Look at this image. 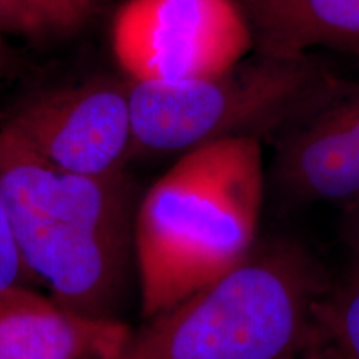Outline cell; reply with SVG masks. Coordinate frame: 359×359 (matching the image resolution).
<instances>
[{
	"label": "cell",
	"instance_id": "obj_1",
	"mask_svg": "<svg viewBox=\"0 0 359 359\" xmlns=\"http://www.w3.org/2000/svg\"><path fill=\"white\" fill-rule=\"evenodd\" d=\"M264 195L262 140L226 138L187 151L143 195L135 264L145 320L177 306L253 251Z\"/></svg>",
	"mask_w": 359,
	"mask_h": 359
},
{
	"label": "cell",
	"instance_id": "obj_2",
	"mask_svg": "<svg viewBox=\"0 0 359 359\" xmlns=\"http://www.w3.org/2000/svg\"><path fill=\"white\" fill-rule=\"evenodd\" d=\"M0 195L22 259L62 306L116 320L135 258L127 175L87 177L40 158L0 127Z\"/></svg>",
	"mask_w": 359,
	"mask_h": 359
},
{
	"label": "cell",
	"instance_id": "obj_3",
	"mask_svg": "<svg viewBox=\"0 0 359 359\" xmlns=\"http://www.w3.org/2000/svg\"><path fill=\"white\" fill-rule=\"evenodd\" d=\"M326 290L299 245H255L226 275L132 331L116 359H283L316 338Z\"/></svg>",
	"mask_w": 359,
	"mask_h": 359
},
{
	"label": "cell",
	"instance_id": "obj_4",
	"mask_svg": "<svg viewBox=\"0 0 359 359\" xmlns=\"http://www.w3.org/2000/svg\"><path fill=\"white\" fill-rule=\"evenodd\" d=\"M128 85L135 158L183 155L226 138L285 135L338 97L349 80L314 53L257 52L215 75Z\"/></svg>",
	"mask_w": 359,
	"mask_h": 359
},
{
	"label": "cell",
	"instance_id": "obj_5",
	"mask_svg": "<svg viewBox=\"0 0 359 359\" xmlns=\"http://www.w3.org/2000/svg\"><path fill=\"white\" fill-rule=\"evenodd\" d=\"M111 47L128 80L178 82L231 69L255 45L238 0H127Z\"/></svg>",
	"mask_w": 359,
	"mask_h": 359
},
{
	"label": "cell",
	"instance_id": "obj_6",
	"mask_svg": "<svg viewBox=\"0 0 359 359\" xmlns=\"http://www.w3.org/2000/svg\"><path fill=\"white\" fill-rule=\"evenodd\" d=\"M40 158L87 177H116L133 155L128 80L97 79L39 93L2 123Z\"/></svg>",
	"mask_w": 359,
	"mask_h": 359
},
{
	"label": "cell",
	"instance_id": "obj_7",
	"mask_svg": "<svg viewBox=\"0 0 359 359\" xmlns=\"http://www.w3.org/2000/svg\"><path fill=\"white\" fill-rule=\"evenodd\" d=\"M276 183L302 203H349L359 198V83L281 135Z\"/></svg>",
	"mask_w": 359,
	"mask_h": 359
},
{
	"label": "cell",
	"instance_id": "obj_8",
	"mask_svg": "<svg viewBox=\"0 0 359 359\" xmlns=\"http://www.w3.org/2000/svg\"><path fill=\"white\" fill-rule=\"evenodd\" d=\"M132 334L19 286L0 293V359H116Z\"/></svg>",
	"mask_w": 359,
	"mask_h": 359
},
{
	"label": "cell",
	"instance_id": "obj_9",
	"mask_svg": "<svg viewBox=\"0 0 359 359\" xmlns=\"http://www.w3.org/2000/svg\"><path fill=\"white\" fill-rule=\"evenodd\" d=\"M257 52L298 57L313 48L359 55V0H238Z\"/></svg>",
	"mask_w": 359,
	"mask_h": 359
},
{
	"label": "cell",
	"instance_id": "obj_10",
	"mask_svg": "<svg viewBox=\"0 0 359 359\" xmlns=\"http://www.w3.org/2000/svg\"><path fill=\"white\" fill-rule=\"evenodd\" d=\"M316 330L338 359H359V264L333 286L314 308Z\"/></svg>",
	"mask_w": 359,
	"mask_h": 359
},
{
	"label": "cell",
	"instance_id": "obj_11",
	"mask_svg": "<svg viewBox=\"0 0 359 359\" xmlns=\"http://www.w3.org/2000/svg\"><path fill=\"white\" fill-rule=\"evenodd\" d=\"M107 0H24L27 34H69L87 24Z\"/></svg>",
	"mask_w": 359,
	"mask_h": 359
},
{
	"label": "cell",
	"instance_id": "obj_12",
	"mask_svg": "<svg viewBox=\"0 0 359 359\" xmlns=\"http://www.w3.org/2000/svg\"><path fill=\"white\" fill-rule=\"evenodd\" d=\"M32 280V275L22 259L6 203L0 195V293L19 288V286H27Z\"/></svg>",
	"mask_w": 359,
	"mask_h": 359
},
{
	"label": "cell",
	"instance_id": "obj_13",
	"mask_svg": "<svg viewBox=\"0 0 359 359\" xmlns=\"http://www.w3.org/2000/svg\"><path fill=\"white\" fill-rule=\"evenodd\" d=\"M341 206H343L339 223L341 235L348 248L353 251L354 263L359 264V198Z\"/></svg>",
	"mask_w": 359,
	"mask_h": 359
},
{
	"label": "cell",
	"instance_id": "obj_14",
	"mask_svg": "<svg viewBox=\"0 0 359 359\" xmlns=\"http://www.w3.org/2000/svg\"><path fill=\"white\" fill-rule=\"evenodd\" d=\"M27 32L24 0H0V34Z\"/></svg>",
	"mask_w": 359,
	"mask_h": 359
},
{
	"label": "cell",
	"instance_id": "obj_15",
	"mask_svg": "<svg viewBox=\"0 0 359 359\" xmlns=\"http://www.w3.org/2000/svg\"><path fill=\"white\" fill-rule=\"evenodd\" d=\"M283 359H338V358H336L333 349L327 346L325 341L321 339L320 333H318L316 338H314L308 346H304L303 349H299V351H296L294 354H290V356Z\"/></svg>",
	"mask_w": 359,
	"mask_h": 359
},
{
	"label": "cell",
	"instance_id": "obj_16",
	"mask_svg": "<svg viewBox=\"0 0 359 359\" xmlns=\"http://www.w3.org/2000/svg\"><path fill=\"white\" fill-rule=\"evenodd\" d=\"M7 52L8 50H7L6 43H4L2 37H0V74H2V72L6 70L8 65V53Z\"/></svg>",
	"mask_w": 359,
	"mask_h": 359
}]
</instances>
